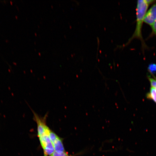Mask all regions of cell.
Returning <instances> with one entry per match:
<instances>
[{
	"label": "cell",
	"instance_id": "30bf717a",
	"mask_svg": "<svg viewBox=\"0 0 156 156\" xmlns=\"http://www.w3.org/2000/svg\"><path fill=\"white\" fill-rule=\"evenodd\" d=\"M44 156H48V155L44 154Z\"/></svg>",
	"mask_w": 156,
	"mask_h": 156
},
{
	"label": "cell",
	"instance_id": "8992f818",
	"mask_svg": "<svg viewBox=\"0 0 156 156\" xmlns=\"http://www.w3.org/2000/svg\"><path fill=\"white\" fill-rule=\"evenodd\" d=\"M148 79L151 84V87L156 89V78L149 76Z\"/></svg>",
	"mask_w": 156,
	"mask_h": 156
},
{
	"label": "cell",
	"instance_id": "7a4b0ae2",
	"mask_svg": "<svg viewBox=\"0 0 156 156\" xmlns=\"http://www.w3.org/2000/svg\"><path fill=\"white\" fill-rule=\"evenodd\" d=\"M49 134H45L39 136L41 145L43 149L44 154L47 155H51L55 150L53 144L51 140Z\"/></svg>",
	"mask_w": 156,
	"mask_h": 156
},
{
	"label": "cell",
	"instance_id": "5b68a950",
	"mask_svg": "<svg viewBox=\"0 0 156 156\" xmlns=\"http://www.w3.org/2000/svg\"><path fill=\"white\" fill-rule=\"evenodd\" d=\"M146 98L148 99L152 100L156 104V89L151 87L150 90L146 95Z\"/></svg>",
	"mask_w": 156,
	"mask_h": 156
},
{
	"label": "cell",
	"instance_id": "9c48e42d",
	"mask_svg": "<svg viewBox=\"0 0 156 156\" xmlns=\"http://www.w3.org/2000/svg\"><path fill=\"white\" fill-rule=\"evenodd\" d=\"M149 69L150 70V71L151 72V73L153 74L154 72L156 71V66H153H153H151V67H149Z\"/></svg>",
	"mask_w": 156,
	"mask_h": 156
},
{
	"label": "cell",
	"instance_id": "6da1fadb",
	"mask_svg": "<svg viewBox=\"0 0 156 156\" xmlns=\"http://www.w3.org/2000/svg\"><path fill=\"white\" fill-rule=\"evenodd\" d=\"M155 1L152 0H140L137 1L136 7V23L135 30L132 37L129 40L127 44L134 38H138L141 41L142 45L145 47V44L142 36V28L144 18L149 5Z\"/></svg>",
	"mask_w": 156,
	"mask_h": 156
},
{
	"label": "cell",
	"instance_id": "ba28073f",
	"mask_svg": "<svg viewBox=\"0 0 156 156\" xmlns=\"http://www.w3.org/2000/svg\"><path fill=\"white\" fill-rule=\"evenodd\" d=\"M152 34L156 36V19L152 27Z\"/></svg>",
	"mask_w": 156,
	"mask_h": 156
},
{
	"label": "cell",
	"instance_id": "52a82bcc",
	"mask_svg": "<svg viewBox=\"0 0 156 156\" xmlns=\"http://www.w3.org/2000/svg\"><path fill=\"white\" fill-rule=\"evenodd\" d=\"M50 156H69V155L66 151L63 153H58L57 152L54 151Z\"/></svg>",
	"mask_w": 156,
	"mask_h": 156
},
{
	"label": "cell",
	"instance_id": "277c9868",
	"mask_svg": "<svg viewBox=\"0 0 156 156\" xmlns=\"http://www.w3.org/2000/svg\"><path fill=\"white\" fill-rule=\"evenodd\" d=\"M156 19V3L146 12L144 22L152 27Z\"/></svg>",
	"mask_w": 156,
	"mask_h": 156
},
{
	"label": "cell",
	"instance_id": "3957f363",
	"mask_svg": "<svg viewBox=\"0 0 156 156\" xmlns=\"http://www.w3.org/2000/svg\"><path fill=\"white\" fill-rule=\"evenodd\" d=\"M49 136L53 144L55 151L58 153L65 152L63 141L61 138L51 130L50 131Z\"/></svg>",
	"mask_w": 156,
	"mask_h": 156
}]
</instances>
